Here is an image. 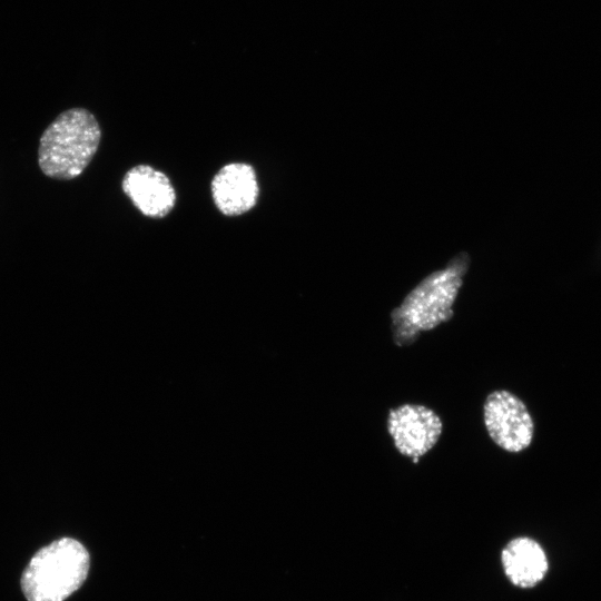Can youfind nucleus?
I'll return each mask as SVG.
<instances>
[{
    "instance_id": "2",
    "label": "nucleus",
    "mask_w": 601,
    "mask_h": 601,
    "mask_svg": "<svg viewBox=\"0 0 601 601\" xmlns=\"http://www.w3.org/2000/svg\"><path fill=\"white\" fill-rule=\"evenodd\" d=\"M101 139L100 125L86 108L60 112L39 139L38 165L42 174L56 180L79 177L96 155Z\"/></svg>"
},
{
    "instance_id": "1",
    "label": "nucleus",
    "mask_w": 601,
    "mask_h": 601,
    "mask_svg": "<svg viewBox=\"0 0 601 601\" xmlns=\"http://www.w3.org/2000/svg\"><path fill=\"white\" fill-rule=\"evenodd\" d=\"M471 257L461 252L447 264L425 276L391 313L392 338L402 347L413 344L422 333L449 322L470 268Z\"/></svg>"
},
{
    "instance_id": "6",
    "label": "nucleus",
    "mask_w": 601,
    "mask_h": 601,
    "mask_svg": "<svg viewBox=\"0 0 601 601\" xmlns=\"http://www.w3.org/2000/svg\"><path fill=\"white\" fill-rule=\"evenodd\" d=\"M121 188L132 205L149 218H162L176 205L177 195L170 179L149 165L130 168L122 178Z\"/></svg>"
},
{
    "instance_id": "7",
    "label": "nucleus",
    "mask_w": 601,
    "mask_h": 601,
    "mask_svg": "<svg viewBox=\"0 0 601 601\" xmlns=\"http://www.w3.org/2000/svg\"><path fill=\"white\" fill-rule=\"evenodd\" d=\"M216 208L225 216H240L253 209L259 186L254 167L246 162H229L214 176L210 185Z\"/></svg>"
},
{
    "instance_id": "5",
    "label": "nucleus",
    "mask_w": 601,
    "mask_h": 601,
    "mask_svg": "<svg viewBox=\"0 0 601 601\" xmlns=\"http://www.w3.org/2000/svg\"><path fill=\"white\" fill-rule=\"evenodd\" d=\"M386 430L401 455L420 460L437 444L443 422L431 407L405 403L388 411Z\"/></svg>"
},
{
    "instance_id": "3",
    "label": "nucleus",
    "mask_w": 601,
    "mask_h": 601,
    "mask_svg": "<svg viewBox=\"0 0 601 601\" xmlns=\"http://www.w3.org/2000/svg\"><path fill=\"white\" fill-rule=\"evenodd\" d=\"M90 556L77 540L62 538L40 549L21 577L28 601H63L87 579Z\"/></svg>"
},
{
    "instance_id": "8",
    "label": "nucleus",
    "mask_w": 601,
    "mask_h": 601,
    "mask_svg": "<svg viewBox=\"0 0 601 601\" xmlns=\"http://www.w3.org/2000/svg\"><path fill=\"white\" fill-rule=\"evenodd\" d=\"M501 560L506 577L521 588L535 585L548 570L543 549L529 538L512 540L502 551Z\"/></svg>"
},
{
    "instance_id": "4",
    "label": "nucleus",
    "mask_w": 601,
    "mask_h": 601,
    "mask_svg": "<svg viewBox=\"0 0 601 601\" xmlns=\"http://www.w3.org/2000/svg\"><path fill=\"white\" fill-rule=\"evenodd\" d=\"M483 423L492 442L509 453L526 450L534 435V422L524 404L508 390H495L483 403Z\"/></svg>"
}]
</instances>
